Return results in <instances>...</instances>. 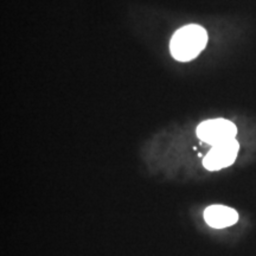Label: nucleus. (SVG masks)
<instances>
[{
  "label": "nucleus",
  "mask_w": 256,
  "mask_h": 256,
  "mask_svg": "<svg viewBox=\"0 0 256 256\" xmlns=\"http://www.w3.org/2000/svg\"><path fill=\"white\" fill-rule=\"evenodd\" d=\"M196 133L202 142L215 146L235 139L238 128L235 124L226 119H212L200 124Z\"/></svg>",
  "instance_id": "f03ea898"
},
{
  "label": "nucleus",
  "mask_w": 256,
  "mask_h": 256,
  "mask_svg": "<svg viewBox=\"0 0 256 256\" xmlns=\"http://www.w3.org/2000/svg\"><path fill=\"white\" fill-rule=\"evenodd\" d=\"M238 150L240 144L235 139L212 146L203 160L204 168L209 171H220L229 168L238 158Z\"/></svg>",
  "instance_id": "7ed1b4c3"
},
{
  "label": "nucleus",
  "mask_w": 256,
  "mask_h": 256,
  "mask_svg": "<svg viewBox=\"0 0 256 256\" xmlns=\"http://www.w3.org/2000/svg\"><path fill=\"white\" fill-rule=\"evenodd\" d=\"M204 220L211 228L223 229L238 220V211L226 206H211L204 211Z\"/></svg>",
  "instance_id": "20e7f679"
},
{
  "label": "nucleus",
  "mask_w": 256,
  "mask_h": 256,
  "mask_svg": "<svg viewBox=\"0 0 256 256\" xmlns=\"http://www.w3.org/2000/svg\"><path fill=\"white\" fill-rule=\"evenodd\" d=\"M208 43L206 28L200 25H186L176 31L170 43L172 56L180 62H188L200 55Z\"/></svg>",
  "instance_id": "f257e3e1"
}]
</instances>
